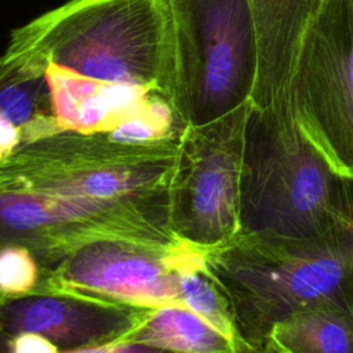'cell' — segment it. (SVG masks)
I'll list each match as a JSON object with an SVG mask.
<instances>
[{
  "instance_id": "obj_1",
  "label": "cell",
  "mask_w": 353,
  "mask_h": 353,
  "mask_svg": "<svg viewBox=\"0 0 353 353\" xmlns=\"http://www.w3.org/2000/svg\"><path fill=\"white\" fill-rule=\"evenodd\" d=\"M179 138L124 145L65 131L23 145L0 163V247L22 244L48 270L98 241L172 244Z\"/></svg>"
},
{
  "instance_id": "obj_2",
  "label": "cell",
  "mask_w": 353,
  "mask_h": 353,
  "mask_svg": "<svg viewBox=\"0 0 353 353\" xmlns=\"http://www.w3.org/2000/svg\"><path fill=\"white\" fill-rule=\"evenodd\" d=\"M254 109L294 110L306 138L353 178V0H248Z\"/></svg>"
},
{
  "instance_id": "obj_3",
  "label": "cell",
  "mask_w": 353,
  "mask_h": 353,
  "mask_svg": "<svg viewBox=\"0 0 353 353\" xmlns=\"http://www.w3.org/2000/svg\"><path fill=\"white\" fill-rule=\"evenodd\" d=\"M6 58L41 69L152 88L172 103L174 37L167 0H69L12 29Z\"/></svg>"
},
{
  "instance_id": "obj_4",
  "label": "cell",
  "mask_w": 353,
  "mask_h": 353,
  "mask_svg": "<svg viewBox=\"0 0 353 353\" xmlns=\"http://www.w3.org/2000/svg\"><path fill=\"white\" fill-rule=\"evenodd\" d=\"M205 256L243 341L269 336L276 323L302 309H353V222L320 239L237 233Z\"/></svg>"
},
{
  "instance_id": "obj_5",
  "label": "cell",
  "mask_w": 353,
  "mask_h": 353,
  "mask_svg": "<svg viewBox=\"0 0 353 353\" xmlns=\"http://www.w3.org/2000/svg\"><path fill=\"white\" fill-rule=\"evenodd\" d=\"M353 222L346 178L301 130L294 110H251L241 171L240 232L320 239Z\"/></svg>"
},
{
  "instance_id": "obj_6",
  "label": "cell",
  "mask_w": 353,
  "mask_h": 353,
  "mask_svg": "<svg viewBox=\"0 0 353 353\" xmlns=\"http://www.w3.org/2000/svg\"><path fill=\"white\" fill-rule=\"evenodd\" d=\"M174 37L172 106L201 125L250 101L255 32L248 0H167Z\"/></svg>"
},
{
  "instance_id": "obj_7",
  "label": "cell",
  "mask_w": 353,
  "mask_h": 353,
  "mask_svg": "<svg viewBox=\"0 0 353 353\" xmlns=\"http://www.w3.org/2000/svg\"><path fill=\"white\" fill-rule=\"evenodd\" d=\"M245 102L201 125H185L168 192V222L175 237L212 248L240 232Z\"/></svg>"
},
{
  "instance_id": "obj_8",
  "label": "cell",
  "mask_w": 353,
  "mask_h": 353,
  "mask_svg": "<svg viewBox=\"0 0 353 353\" xmlns=\"http://www.w3.org/2000/svg\"><path fill=\"white\" fill-rule=\"evenodd\" d=\"M181 241L88 244L46 270L40 292H73L150 309L183 306L178 281Z\"/></svg>"
},
{
  "instance_id": "obj_9",
  "label": "cell",
  "mask_w": 353,
  "mask_h": 353,
  "mask_svg": "<svg viewBox=\"0 0 353 353\" xmlns=\"http://www.w3.org/2000/svg\"><path fill=\"white\" fill-rule=\"evenodd\" d=\"M152 310L90 295L48 291L0 299V331L39 335L61 349H91L120 342Z\"/></svg>"
},
{
  "instance_id": "obj_10",
  "label": "cell",
  "mask_w": 353,
  "mask_h": 353,
  "mask_svg": "<svg viewBox=\"0 0 353 353\" xmlns=\"http://www.w3.org/2000/svg\"><path fill=\"white\" fill-rule=\"evenodd\" d=\"M44 77L62 132L108 134L153 99L164 97L146 87L85 77L51 62L44 65Z\"/></svg>"
},
{
  "instance_id": "obj_11",
  "label": "cell",
  "mask_w": 353,
  "mask_h": 353,
  "mask_svg": "<svg viewBox=\"0 0 353 353\" xmlns=\"http://www.w3.org/2000/svg\"><path fill=\"white\" fill-rule=\"evenodd\" d=\"M59 132L44 69L0 55V163L23 145Z\"/></svg>"
},
{
  "instance_id": "obj_12",
  "label": "cell",
  "mask_w": 353,
  "mask_h": 353,
  "mask_svg": "<svg viewBox=\"0 0 353 353\" xmlns=\"http://www.w3.org/2000/svg\"><path fill=\"white\" fill-rule=\"evenodd\" d=\"M120 342L141 343L171 353H236L237 339L183 306L153 309Z\"/></svg>"
},
{
  "instance_id": "obj_13",
  "label": "cell",
  "mask_w": 353,
  "mask_h": 353,
  "mask_svg": "<svg viewBox=\"0 0 353 353\" xmlns=\"http://www.w3.org/2000/svg\"><path fill=\"white\" fill-rule=\"evenodd\" d=\"M269 336L288 353H353V309L319 305L276 323Z\"/></svg>"
},
{
  "instance_id": "obj_14",
  "label": "cell",
  "mask_w": 353,
  "mask_h": 353,
  "mask_svg": "<svg viewBox=\"0 0 353 353\" xmlns=\"http://www.w3.org/2000/svg\"><path fill=\"white\" fill-rule=\"evenodd\" d=\"M205 250L190 241H181L178 281L182 305L237 339L230 303L208 269Z\"/></svg>"
},
{
  "instance_id": "obj_15",
  "label": "cell",
  "mask_w": 353,
  "mask_h": 353,
  "mask_svg": "<svg viewBox=\"0 0 353 353\" xmlns=\"http://www.w3.org/2000/svg\"><path fill=\"white\" fill-rule=\"evenodd\" d=\"M44 268L32 250L22 244L0 247V299L40 292Z\"/></svg>"
},
{
  "instance_id": "obj_16",
  "label": "cell",
  "mask_w": 353,
  "mask_h": 353,
  "mask_svg": "<svg viewBox=\"0 0 353 353\" xmlns=\"http://www.w3.org/2000/svg\"><path fill=\"white\" fill-rule=\"evenodd\" d=\"M0 353H171L141 343L116 342L91 349H61L33 334H6L0 331Z\"/></svg>"
},
{
  "instance_id": "obj_17",
  "label": "cell",
  "mask_w": 353,
  "mask_h": 353,
  "mask_svg": "<svg viewBox=\"0 0 353 353\" xmlns=\"http://www.w3.org/2000/svg\"><path fill=\"white\" fill-rule=\"evenodd\" d=\"M236 353H288L273 338L265 336L259 341L247 342L237 338Z\"/></svg>"
},
{
  "instance_id": "obj_18",
  "label": "cell",
  "mask_w": 353,
  "mask_h": 353,
  "mask_svg": "<svg viewBox=\"0 0 353 353\" xmlns=\"http://www.w3.org/2000/svg\"><path fill=\"white\" fill-rule=\"evenodd\" d=\"M347 183V192H349V199H350V207L353 211V178H346Z\"/></svg>"
}]
</instances>
